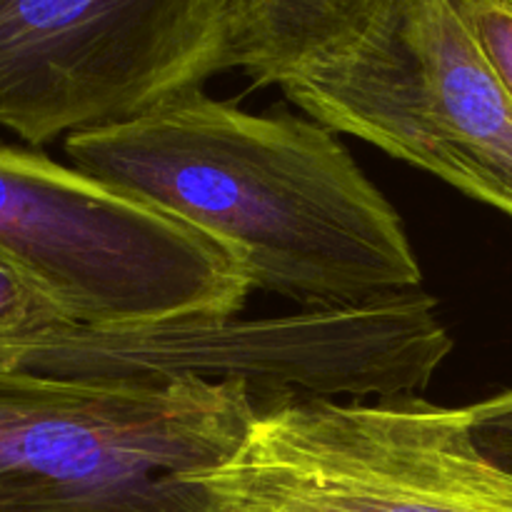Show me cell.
Segmentation results:
<instances>
[{"instance_id": "cell-1", "label": "cell", "mask_w": 512, "mask_h": 512, "mask_svg": "<svg viewBox=\"0 0 512 512\" xmlns=\"http://www.w3.org/2000/svg\"><path fill=\"white\" fill-rule=\"evenodd\" d=\"M330 128L200 90L63 140L70 165L235 255L250 288L338 308L423 285L403 218Z\"/></svg>"}, {"instance_id": "cell-2", "label": "cell", "mask_w": 512, "mask_h": 512, "mask_svg": "<svg viewBox=\"0 0 512 512\" xmlns=\"http://www.w3.org/2000/svg\"><path fill=\"white\" fill-rule=\"evenodd\" d=\"M453 350L438 303L423 288L275 318H195L133 328L68 323L23 370L50 378L170 385L240 383L260 408L290 400L418 395Z\"/></svg>"}, {"instance_id": "cell-3", "label": "cell", "mask_w": 512, "mask_h": 512, "mask_svg": "<svg viewBox=\"0 0 512 512\" xmlns=\"http://www.w3.org/2000/svg\"><path fill=\"white\" fill-rule=\"evenodd\" d=\"M0 255L85 328L233 318L253 290L213 238L20 145H0Z\"/></svg>"}, {"instance_id": "cell-4", "label": "cell", "mask_w": 512, "mask_h": 512, "mask_svg": "<svg viewBox=\"0 0 512 512\" xmlns=\"http://www.w3.org/2000/svg\"><path fill=\"white\" fill-rule=\"evenodd\" d=\"M233 445L203 380L128 385L0 365V512H203L190 480Z\"/></svg>"}, {"instance_id": "cell-5", "label": "cell", "mask_w": 512, "mask_h": 512, "mask_svg": "<svg viewBox=\"0 0 512 512\" xmlns=\"http://www.w3.org/2000/svg\"><path fill=\"white\" fill-rule=\"evenodd\" d=\"M198 480L218 512H512V475L475 448L465 408L418 395L260 408Z\"/></svg>"}, {"instance_id": "cell-6", "label": "cell", "mask_w": 512, "mask_h": 512, "mask_svg": "<svg viewBox=\"0 0 512 512\" xmlns=\"http://www.w3.org/2000/svg\"><path fill=\"white\" fill-rule=\"evenodd\" d=\"M283 93L333 133L512 220V100L453 0H405L353 53Z\"/></svg>"}, {"instance_id": "cell-7", "label": "cell", "mask_w": 512, "mask_h": 512, "mask_svg": "<svg viewBox=\"0 0 512 512\" xmlns=\"http://www.w3.org/2000/svg\"><path fill=\"white\" fill-rule=\"evenodd\" d=\"M220 0H0V128L40 148L223 73Z\"/></svg>"}, {"instance_id": "cell-8", "label": "cell", "mask_w": 512, "mask_h": 512, "mask_svg": "<svg viewBox=\"0 0 512 512\" xmlns=\"http://www.w3.org/2000/svg\"><path fill=\"white\" fill-rule=\"evenodd\" d=\"M405 0H220L223 68L288 85L353 53Z\"/></svg>"}, {"instance_id": "cell-9", "label": "cell", "mask_w": 512, "mask_h": 512, "mask_svg": "<svg viewBox=\"0 0 512 512\" xmlns=\"http://www.w3.org/2000/svg\"><path fill=\"white\" fill-rule=\"evenodd\" d=\"M68 323L58 305L0 255V360L23 368L25 358Z\"/></svg>"}, {"instance_id": "cell-10", "label": "cell", "mask_w": 512, "mask_h": 512, "mask_svg": "<svg viewBox=\"0 0 512 512\" xmlns=\"http://www.w3.org/2000/svg\"><path fill=\"white\" fill-rule=\"evenodd\" d=\"M512 100V0H453Z\"/></svg>"}, {"instance_id": "cell-11", "label": "cell", "mask_w": 512, "mask_h": 512, "mask_svg": "<svg viewBox=\"0 0 512 512\" xmlns=\"http://www.w3.org/2000/svg\"><path fill=\"white\" fill-rule=\"evenodd\" d=\"M475 448L512 475V388L465 408Z\"/></svg>"}, {"instance_id": "cell-12", "label": "cell", "mask_w": 512, "mask_h": 512, "mask_svg": "<svg viewBox=\"0 0 512 512\" xmlns=\"http://www.w3.org/2000/svg\"><path fill=\"white\" fill-rule=\"evenodd\" d=\"M0 365H5V363H3V360H0Z\"/></svg>"}]
</instances>
